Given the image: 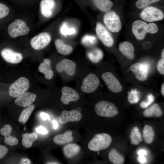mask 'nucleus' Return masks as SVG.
Returning <instances> with one entry per match:
<instances>
[{"mask_svg":"<svg viewBox=\"0 0 164 164\" xmlns=\"http://www.w3.org/2000/svg\"><path fill=\"white\" fill-rule=\"evenodd\" d=\"M50 60L48 58L44 59L39 65V71L43 73L45 77L47 79H51L53 76V72L51 66Z\"/></svg>","mask_w":164,"mask_h":164,"instance_id":"18","label":"nucleus"},{"mask_svg":"<svg viewBox=\"0 0 164 164\" xmlns=\"http://www.w3.org/2000/svg\"><path fill=\"white\" fill-rule=\"evenodd\" d=\"M61 33L64 36L71 35L74 34L76 30L74 28H69L67 25L66 23H63L60 28Z\"/></svg>","mask_w":164,"mask_h":164,"instance_id":"34","label":"nucleus"},{"mask_svg":"<svg viewBox=\"0 0 164 164\" xmlns=\"http://www.w3.org/2000/svg\"><path fill=\"white\" fill-rule=\"evenodd\" d=\"M119 50L124 56L130 59H133L134 57V48L133 44L130 42L124 41L119 45Z\"/></svg>","mask_w":164,"mask_h":164,"instance_id":"19","label":"nucleus"},{"mask_svg":"<svg viewBox=\"0 0 164 164\" xmlns=\"http://www.w3.org/2000/svg\"><path fill=\"white\" fill-rule=\"evenodd\" d=\"M9 12V8L4 4L0 3V19L6 16Z\"/></svg>","mask_w":164,"mask_h":164,"instance_id":"38","label":"nucleus"},{"mask_svg":"<svg viewBox=\"0 0 164 164\" xmlns=\"http://www.w3.org/2000/svg\"><path fill=\"white\" fill-rule=\"evenodd\" d=\"M34 108L35 106L32 104L30 105L24 110L21 113L19 118V121L23 124L25 123L29 119Z\"/></svg>","mask_w":164,"mask_h":164,"instance_id":"31","label":"nucleus"},{"mask_svg":"<svg viewBox=\"0 0 164 164\" xmlns=\"http://www.w3.org/2000/svg\"><path fill=\"white\" fill-rule=\"evenodd\" d=\"M12 130V127L10 125H4V128L0 129V132L1 134L5 136L10 135Z\"/></svg>","mask_w":164,"mask_h":164,"instance_id":"39","label":"nucleus"},{"mask_svg":"<svg viewBox=\"0 0 164 164\" xmlns=\"http://www.w3.org/2000/svg\"><path fill=\"white\" fill-rule=\"evenodd\" d=\"M137 153L138 155H145L147 154V151L144 149H141L138 150Z\"/></svg>","mask_w":164,"mask_h":164,"instance_id":"45","label":"nucleus"},{"mask_svg":"<svg viewBox=\"0 0 164 164\" xmlns=\"http://www.w3.org/2000/svg\"><path fill=\"white\" fill-rule=\"evenodd\" d=\"M100 84V80L95 74L90 73L83 81L81 90L84 93H91L95 91Z\"/></svg>","mask_w":164,"mask_h":164,"instance_id":"8","label":"nucleus"},{"mask_svg":"<svg viewBox=\"0 0 164 164\" xmlns=\"http://www.w3.org/2000/svg\"><path fill=\"white\" fill-rule=\"evenodd\" d=\"M109 160L114 164H122L124 162L123 156L114 149L110 151L108 154Z\"/></svg>","mask_w":164,"mask_h":164,"instance_id":"29","label":"nucleus"},{"mask_svg":"<svg viewBox=\"0 0 164 164\" xmlns=\"http://www.w3.org/2000/svg\"><path fill=\"white\" fill-rule=\"evenodd\" d=\"M137 159L141 164H144L146 161V158L145 155H138L137 158Z\"/></svg>","mask_w":164,"mask_h":164,"instance_id":"43","label":"nucleus"},{"mask_svg":"<svg viewBox=\"0 0 164 164\" xmlns=\"http://www.w3.org/2000/svg\"><path fill=\"white\" fill-rule=\"evenodd\" d=\"M54 43L57 51L62 55H68L73 51V49L72 46L64 43L60 39H56Z\"/></svg>","mask_w":164,"mask_h":164,"instance_id":"23","label":"nucleus"},{"mask_svg":"<svg viewBox=\"0 0 164 164\" xmlns=\"http://www.w3.org/2000/svg\"><path fill=\"white\" fill-rule=\"evenodd\" d=\"M29 87L28 80L24 77H20L11 85L9 94L12 97H17L25 93Z\"/></svg>","mask_w":164,"mask_h":164,"instance_id":"3","label":"nucleus"},{"mask_svg":"<svg viewBox=\"0 0 164 164\" xmlns=\"http://www.w3.org/2000/svg\"><path fill=\"white\" fill-rule=\"evenodd\" d=\"M36 131L37 133L43 135L47 134L48 132L46 129L42 126H39L37 128Z\"/></svg>","mask_w":164,"mask_h":164,"instance_id":"42","label":"nucleus"},{"mask_svg":"<svg viewBox=\"0 0 164 164\" xmlns=\"http://www.w3.org/2000/svg\"><path fill=\"white\" fill-rule=\"evenodd\" d=\"M132 31L137 39L142 40L146 33L149 32L148 24L141 20H136L132 24Z\"/></svg>","mask_w":164,"mask_h":164,"instance_id":"11","label":"nucleus"},{"mask_svg":"<svg viewBox=\"0 0 164 164\" xmlns=\"http://www.w3.org/2000/svg\"><path fill=\"white\" fill-rule=\"evenodd\" d=\"M93 2L100 10L106 13L111 11L113 5L110 0H93Z\"/></svg>","mask_w":164,"mask_h":164,"instance_id":"24","label":"nucleus"},{"mask_svg":"<svg viewBox=\"0 0 164 164\" xmlns=\"http://www.w3.org/2000/svg\"><path fill=\"white\" fill-rule=\"evenodd\" d=\"M1 54L5 61L10 63H18L21 61L23 59V56L21 53L15 52L9 48L3 49Z\"/></svg>","mask_w":164,"mask_h":164,"instance_id":"16","label":"nucleus"},{"mask_svg":"<svg viewBox=\"0 0 164 164\" xmlns=\"http://www.w3.org/2000/svg\"><path fill=\"white\" fill-rule=\"evenodd\" d=\"M76 67L75 63L68 59H64L59 62L56 66L57 71L61 72L65 71L70 76L73 75L75 73Z\"/></svg>","mask_w":164,"mask_h":164,"instance_id":"15","label":"nucleus"},{"mask_svg":"<svg viewBox=\"0 0 164 164\" xmlns=\"http://www.w3.org/2000/svg\"><path fill=\"white\" fill-rule=\"evenodd\" d=\"M147 99L146 101H142L140 104V107L143 108L148 107L154 100V97L152 94H150L147 95Z\"/></svg>","mask_w":164,"mask_h":164,"instance_id":"36","label":"nucleus"},{"mask_svg":"<svg viewBox=\"0 0 164 164\" xmlns=\"http://www.w3.org/2000/svg\"><path fill=\"white\" fill-rule=\"evenodd\" d=\"M72 132L70 130L66 131L63 134L58 135L53 139L54 142L59 145H63L69 143L73 140Z\"/></svg>","mask_w":164,"mask_h":164,"instance_id":"21","label":"nucleus"},{"mask_svg":"<svg viewBox=\"0 0 164 164\" xmlns=\"http://www.w3.org/2000/svg\"><path fill=\"white\" fill-rule=\"evenodd\" d=\"M130 139L131 143L135 145L139 144L142 141L141 135L138 127H134L131 130Z\"/></svg>","mask_w":164,"mask_h":164,"instance_id":"30","label":"nucleus"},{"mask_svg":"<svg viewBox=\"0 0 164 164\" xmlns=\"http://www.w3.org/2000/svg\"><path fill=\"white\" fill-rule=\"evenodd\" d=\"M30 29L23 21L17 19L8 26V31L9 35L12 38L27 34Z\"/></svg>","mask_w":164,"mask_h":164,"instance_id":"4","label":"nucleus"},{"mask_svg":"<svg viewBox=\"0 0 164 164\" xmlns=\"http://www.w3.org/2000/svg\"><path fill=\"white\" fill-rule=\"evenodd\" d=\"M4 142L11 146L16 145L18 143V140L16 138L10 135L5 136Z\"/></svg>","mask_w":164,"mask_h":164,"instance_id":"37","label":"nucleus"},{"mask_svg":"<svg viewBox=\"0 0 164 164\" xmlns=\"http://www.w3.org/2000/svg\"><path fill=\"white\" fill-rule=\"evenodd\" d=\"M94 111L98 116L105 117H112L117 115L118 111L113 103L105 101L97 103L94 106Z\"/></svg>","mask_w":164,"mask_h":164,"instance_id":"2","label":"nucleus"},{"mask_svg":"<svg viewBox=\"0 0 164 164\" xmlns=\"http://www.w3.org/2000/svg\"><path fill=\"white\" fill-rule=\"evenodd\" d=\"M141 18L148 22H152L162 20L164 14L160 9L153 6L144 8L140 13Z\"/></svg>","mask_w":164,"mask_h":164,"instance_id":"6","label":"nucleus"},{"mask_svg":"<svg viewBox=\"0 0 164 164\" xmlns=\"http://www.w3.org/2000/svg\"><path fill=\"white\" fill-rule=\"evenodd\" d=\"M104 56L102 51L98 48H94L89 51L87 56L89 59L93 63L98 62L103 58Z\"/></svg>","mask_w":164,"mask_h":164,"instance_id":"26","label":"nucleus"},{"mask_svg":"<svg viewBox=\"0 0 164 164\" xmlns=\"http://www.w3.org/2000/svg\"><path fill=\"white\" fill-rule=\"evenodd\" d=\"M161 93L162 95L164 96V84L163 83L161 87Z\"/></svg>","mask_w":164,"mask_h":164,"instance_id":"49","label":"nucleus"},{"mask_svg":"<svg viewBox=\"0 0 164 164\" xmlns=\"http://www.w3.org/2000/svg\"><path fill=\"white\" fill-rule=\"evenodd\" d=\"M47 164H58L57 162H50L46 163Z\"/></svg>","mask_w":164,"mask_h":164,"instance_id":"51","label":"nucleus"},{"mask_svg":"<svg viewBox=\"0 0 164 164\" xmlns=\"http://www.w3.org/2000/svg\"><path fill=\"white\" fill-rule=\"evenodd\" d=\"M130 69L138 80L144 81L148 78L149 74L148 69L142 64L140 63L133 64L131 66Z\"/></svg>","mask_w":164,"mask_h":164,"instance_id":"14","label":"nucleus"},{"mask_svg":"<svg viewBox=\"0 0 164 164\" xmlns=\"http://www.w3.org/2000/svg\"><path fill=\"white\" fill-rule=\"evenodd\" d=\"M52 123L54 129H57L58 127V124L57 122L55 120H53L52 122Z\"/></svg>","mask_w":164,"mask_h":164,"instance_id":"48","label":"nucleus"},{"mask_svg":"<svg viewBox=\"0 0 164 164\" xmlns=\"http://www.w3.org/2000/svg\"><path fill=\"white\" fill-rule=\"evenodd\" d=\"M40 6L41 12L43 16L49 17L52 14L55 2L54 0H42Z\"/></svg>","mask_w":164,"mask_h":164,"instance_id":"20","label":"nucleus"},{"mask_svg":"<svg viewBox=\"0 0 164 164\" xmlns=\"http://www.w3.org/2000/svg\"><path fill=\"white\" fill-rule=\"evenodd\" d=\"M51 39V36L49 33L42 32L32 38L30 40V43L34 49L41 50L49 44Z\"/></svg>","mask_w":164,"mask_h":164,"instance_id":"7","label":"nucleus"},{"mask_svg":"<svg viewBox=\"0 0 164 164\" xmlns=\"http://www.w3.org/2000/svg\"><path fill=\"white\" fill-rule=\"evenodd\" d=\"M162 114V110L157 104L153 105L145 110L143 112V115L147 117L152 116L159 117L161 116Z\"/></svg>","mask_w":164,"mask_h":164,"instance_id":"25","label":"nucleus"},{"mask_svg":"<svg viewBox=\"0 0 164 164\" xmlns=\"http://www.w3.org/2000/svg\"><path fill=\"white\" fill-rule=\"evenodd\" d=\"M157 69L160 74L163 75L164 74V59L162 58L158 61Z\"/></svg>","mask_w":164,"mask_h":164,"instance_id":"40","label":"nucleus"},{"mask_svg":"<svg viewBox=\"0 0 164 164\" xmlns=\"http://www.w3.org/2000/svg\"><path fill=\"white\" fill-rule=\"evenodd\" d=\"M40 115L42 118L44 120H49L50 119L49 115L44 112H41L40 114Z\"/></svg>","mask_w":164,"mask_h":164,"instance_id":"44","label":"nucleus"},{"mask_svg":"<svg viewBox=\"0 0 164 164\" xmlns=\"http://www.w3.org/2000/svg\"><path fill=\"white\" fill-rule=\"evenodd\" d=\"M143 137L145 142L150 144L153 142L155 136V133L152 127L146 125L143 128Z\"/></svg>","mask_w":164,"mask_h":164,"instance_id":"27","label":"nucleus"},{"mask_svg":"<svg viewBox=\"0 0 164 164\" xmlns=\"http://www.w3.org/2000/svg\"><path fill=\"white\" fill-rule=\"evenodd\" d=\"M97 42L96 37L92 35H86L82 39V43L84 45L90 46L95 44Z\"/></svg>","mask_w":164,"mask_h":164,"instance_id":"33","label":"nucleus"},{"mask_svg":"<svg viewBox=\"0 0 164 164\" xmlns=\"http://www.w3.org/2000/svg\"><path fill=\"white\" fill-rule=\"evenodd\" d=\"M22 144L26 148L30 147L33 143L37 139L38 136L35 133L24 134L22 135Z\"/></svg>","mask_w":164,"mask_h":164,"instance_id":"28","label":"nucleus"},{"mask_svg":"<svg viewBox=\"0 0 164 164\" xmlns=\"http://www.w3.org/2000/svg\"><path fill=\"white\" fill-rule=\"evenodd\" d=\"M97 35L103 44L108 47H111L114 43V40L110 33L101 24L98 23L96 27Z\"/></svg>","mask_w":164,"mask_h":164,"instance_id":"10","label":"nucleus"},{"mask_svg":"<svg viewBox=\"0 0 164 164\" xmlns=\"http://www.w3.org/2000/svg\"><path fill=\"white\" fill-rule=\"evenodd\" d=\"M8 152L7 148L4 145H0V159L3 158Z\"/></svg>","mask_w":164,"mask_h":164,"instance_id":"41","label":"nucleus"},{"mask_svg":"<svg viewBox=\"0 0 164 164\" xmlns=\"http://www.w3.org/2000/svg\"><path fill=\"white\" fill-rule=\"evenodd\" d=\"M80 149V147L78 145L75 143H71L65 145L63 148V152L65 157L70 159L77 155Z\"/></svg>","mask_w":164,"mask_h":164,"instance_id":"22","label":"nucleus"},{"mask_svg":"<svg viewBox=\"0 0 164 164\" xmlns=\"http://www.w3.org/2000/svg\"><path fill=\"white\" fill-rule=\"evenodd\" d=\"M36 95L29 92H26L17 97L15 101V104L18 106L26 107L29 106L35 101Z\"/></svg>","mask_w":164,"mask_h":164,"instance_id":"17","label":"nucleus"},{"mask_svg":"<svg viewBox=\"0 0 164 164\" xmlns=\"http://www.w3.org/2000/svg\"><path fill=\"white\" fill-rule=\"evenodd\" d=\"M152 46L151 43L149 42H146L144 43L143 46L145 49H148L151 47Z\"/></svg>","mask_w":164,"mask_h":164,"instance_id":"46","label":"nucleus"},{"mask_svg":"<svg viewBox=\"0 0 164 164\" xmlns=\"http://www.w3.org/2000/svg\"><path fill=\"white\" fill-rule=\"evenodd\" d=\"M103 21L108 29L111 32H117L121 29V22L119 16L114 11L106 13Z\"/></svg>","mask_w":164,"mask_h":164,"instance_id":"5","label":"nucleus"},{"mask_svg":"<svg viewBox=\"0 0 164 164\" xmlns=\"http://www.w3.org/2000/svg\"><path fill=\"white\" fill-rule=\"evenodd\" d=\"M101 77L107 87L111 91L119 93L122 91V86L116 77L111 73H104L102 74Z\"/></svg>","mask_w":164,"mask_h":164,"instance_id":"9","label":"nucleus"},{"mask_svg":"<svg viewBox=\"0 0 164 164\" xmlns=\"http://www.w3.org/2000/svg\"><path fill=\"white\" fill-rule=\"evenodd\" d=\"M162 59H164V49H163V50L162 52Z\"/></svg>","mask_w":164,"mask_h":164,"instance_id":"50","label":"nucleus"},{"mask_svg":"<svg viewBox=\"0 0 164 164\" xmlns=\"http://www.w3.org/2000/svg\"><path fill=\"white\" fill-rule=\"evenodd\" d=\"M60 100L63 104H68L71 101L78 100L80 98L78 93L73 89L67 86L63 87L62 90Z\"/></svg>","mask_w":164,"mask_h":164,"instance_id":"13","label":"nucleus"},{"mask_svg":"<svg viewBox=\"0 0 164 164\" xmlns=\"http://www.w3.org/2000/svg\"><path fill=\"white\" fill-rule=\"evenodd\" d=\"M82 115L79 111L73 110L70 111L63 110L58 118L61 124L68 122L78 121L81 119Z\"/></svg>","mask_w":164,"mask_h":164,"instance_id":"12","label":"nucleus"},{"mask_svg":"<svg viewBox=\"0 0 164 164\" xmlns=\"http://www.w3.org/2000/svg\"><path fill=\"white\" fill-rule=\"evenodd\" d=\"M128 99L129 102L132 104L137 103L139 100L140 94L136 89L132 90L128 92Z\"/></svg>","mask_w":164,"mask_h":164,"instance_id":"32","label":"nucleus"},{"mask_svg":"<svg viewBox=\"0 0 164 164\" xmlns=\"http://www.w3.org/2000/svg\"><path fill=\"white\" fill-rule=\"evenodd\" d=\"M21 163L22 164H30L31 162L27 158L22 159L21 160Z\"/></svg>","mask_w":164,"mask_h":164,"instance_id":"47","label":"nucleus"},{"mask_svg":"<svg viewBox=\"0 0 164 164\" xmlns=\"http://www.w3.org/2000/svg\"><path fill=\"white\" fill-rule=\"evenodd\" d=\"M112 138L106 133L97 134L89 141L88 144L89 149L93 151H99L108 148L112 142Z\"/></svg>","mask_w":164,"mask_h":164,"instance_id":"1","label":"nucleus"},{"mask_svg":"<svg viewBox=\"0 0 164 164\" xmlns=\"http://www.w3.org/2000/svg\"><path fill=\"white\" fill-rule=\"evenodd\" d=\"M160 0H138L136 3V6L139 9L144 8Z\"/></svg>","mask_w":164,"mask_h":164,"instance_id":"35","label":"nucleus"}]
</instances>
